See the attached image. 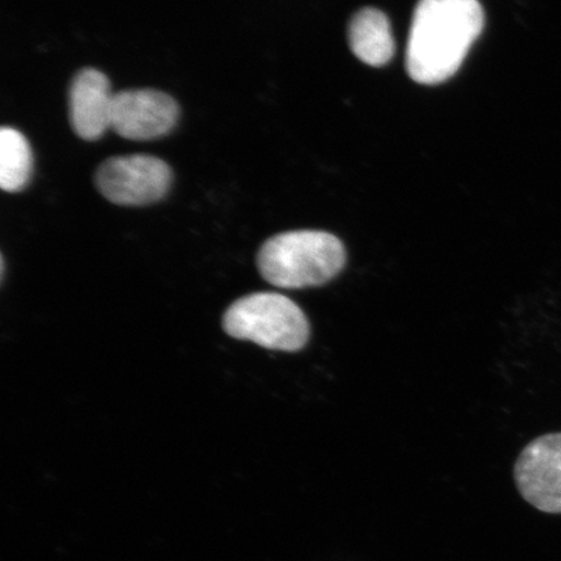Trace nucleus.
<instances>
[{
    "mask_svg": "<svg viewBox=\"0 0 561 561\" xmlns=\"http://www.w3.org/2000/svg\"><path fill=\"white\" fill-rule=\"evenodd\" d=\"M4 273H5V261H4V257H2V279L4 278Z\"/></svg>",
    "mask_w": 561,
    "mask_h": 561,
    "instance_id": "10",
    "label": "nucleus"
},
{
    "mask_svg": "<svg viewBox=\"0 0 561 561\" xmlns=\"http://www.w3.org/2000/svg\"><path fill=\"white\" fill-rule=\"evenodd\" d=\"M112 93L108 77L94 68H85L75 76L69 88V121L81 139H100L111 129Z\"/></svg>",
    "mask_w": 561,
    "mask_h": 561,
    "instance_id": "7",
    "label": "nucleus"
},
{
    "mask_svg": "<svg viewBox=\"0 0 561 561\" xmlns=\"http://www.w3.org/2000/svg\"><path fill=\"white\" fill-rule=\"evenodd\" d=\"M180 107L171 95L152 89L115 93L111 129L130 140H152L170 135Z\"/></svg>",
    "mask_w": 561,
    "mask_h": 561,
    "instance_id": "6",
    "label": "nucleus"
},
{
    "mask_svg": "<svg viewBox=\"0 0 561 561\" xmlns=\"http://www.w3.org/2000/svg\"><path fill=\"white\" fill-rule=\"evenodd\" d=\"M222 329L231 339L284 353H298L311 339L304 310L278 293H252L236 300L222 316Z\"/></svg>",
    "mask_w": 561,
    "mask_h": 561,
    "instance_id": "3",
    "label": "nucleus"
},
{
    "mask_svg": "<svg viewBox=\"0 0 561 561\" xmlns=\"http://www.w3.org/2000/svg\"><path fill=\"white\" fill-rule=\"evenodd\" d=\"M33 153L30 142L13 128L0 131V187L7 193H19L30 184Z\"/></svg>",
    "mask_w": 561,
    "mask_h": 561,
    "instance_id": "9",
    "label": "nucleus"
},
{
    "mask_svg": "<svg viewBox=\"0 0 561 561\" xmlns=\"http://www.w3.org/2000/svg\"><path fill=\"white\" fill-rule=\"evenodd\" d=\"M347 264L345 244L328 231L293 230L266 240L256 255L259 273L286 290L324 286Z\"/></svg>",
    "mask_w": 561,
    "mask_h": 561,
    "instance_id": "2",
    "label": "nucleus"
},
{
    "mask_svg": "<svg viewBox=\"0 0 561 561\" xmlns=\"http://www.w3.org/2000/svg\"><path fill=\"white\" fill-rule=\"evenodd\" d=\"M171 167L152 156L110 158L98 168L95 185L117 206H149L164 198L172 185Z\"/></svg>",
    "mask_w": 561,
    "mask_h": 561,
    "instance_id": "4",
    "label": "nucleus"
},
{
    "mask_svg": "<svg viewBox=\"0 0 561 561\" xmlns=\"http://www.w3.org/2000/svg\"><path fill=\"white\" fill-rule=\"evenodd\" d=\"M483 23L479 0H420L407 46L411 79L424 85L450 79L480 37Z\"/></svg>",
    "mask_w": 561,
    "mask_h": 561,
    "instance_id": "1",
    "label": "nucleus"
},
{
    "mask_svg": "<svg viewBox=\"0 0 561 561\" xmlns=\"http://www.w3.org/2000/svg\"><path fill=\"white\" fill-rule=\"evenodd\" d=\"M518 493L546 514H561V432L533 439L516 460Z\"/></svg>",
    "mask_w": 561,
    "mask_h": 561,
    "instance_id": "5",
    "label": "nucleus"
},
{
    "mask_svg": "<svg viewBox=\"0 0 561 561\" xmlns=\"http://www.w3.org/2000/svg\"><path fill=\"white\" fill-rule=\"evenodd\" d=\"M348 44L356 58L371 67L388 65L396 51L390 21L375 9H364L350 21Z\"/></svg>",
    "mask_w": 561,
    "mask_h": 561,
    "instance_id": "8",
    "label": "nucleus"
}]
</instances>
